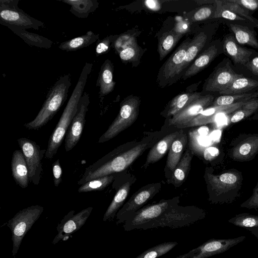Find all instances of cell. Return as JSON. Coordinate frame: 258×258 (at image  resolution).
Returning <instances> with one entry per match:
<instances>
[{"instance_id": "31", "label": "cell", "mask_w": 258, "mask_h": 258, "mask_svg": "<svg viewBox=\"0 0 258 258\" xmlns=\"http://www.w3.org/2000/svg\"><path fill=\"white\" fill-rule=\"evenodd\" d=\"M208 38V34L204 31L201 32L195 36L188 44L183 66L184 74L186 68L197 56L206 44Z\"/></svg>"}, {"instance_id": "45", "label": "cell", "mask_w": 258, "mask_h": 258, "mask_svg": "<svg viewBox=\"0 0 258 258\" xmlns=\"http://www.w3.org/2000/svg\"><path fill=\"white\" fill-rule=\"evenodd\" d=\"M53 182L55 187H57L62 181V169L59 160H56L52 165Z\"/></svg>"}, {"instance_id": "19", "label": "cell", "mask_w": 258, "mask_h": 258, "mask_svg": "<svg viewBox=\"0 0 258 258\" xmlns=\"http://www.w3.org/2000/svg\"><path fill=\"white\" fill-rule=\"evenodd\" d=\"M11 170L14 180L21 187L28 186L30 179L27 165L21 150H15L12 155Z\"/></svg>"}, {"instance_id": "44", "label": "cell", "mask_w": 258, "mask_h": 258, "mask_svg": "<svg viewBox=\"0 0 258 258\" xmlns=\"http://www.w3.org/2000/svg\"><path fill=\"white\" fill-rule=\"evenodd\" d=\"M198 135L195 133L191 132L189 134L190 143H195L190 145L192 149L196 145H200L203 147H206L212 144V140L209 136L201 135L198 133Z\"/></svg>"}, {"instance_id": "20", "label": "cell", "mask_w": 258, "mask_h": 258, "mask_svg": "<svg viewBox=\"0 0 258 258\" xmlns=\"http://www.w3.org/2000/svg\"><path fill=\"white\" fill-rule=\"evenodd\" d=\"M181 131V130L168 134L157 142L151 147L148 154L146 162L142 167L146 169L150 164L160 160L169 150L173 141Z\"/></svg>"}, {"instance_id": "39", "label": "cell", "mask_w": 258, "mask_h": 258, "mask_svg": "<svg viewBox=\"0 0 258 258\" xmlns=\"http://www.w3.org/2000/svg\"><path fill=\"white\" fill-rule=\"evenodd\" d=\"M216 10L214 18H223L231 21H239L244 24H252L247 19L223 8L221 4L220 1H216ZM252 25H253L252 24Z\"/></svg>"}, {"instance_id": "40", "label": "cell", "mask_w": 258, "mask_h": 258, "mask_svg": "<svg viewBox=\"0 0 258 258\" xmlns=\"http://www.w3.org/2000/svg\"><path fill=\"white\" fill-rule=\"evenodd\" d=\"M220 2L223 8L247 19L252 24V21L253 17L250 14L249 11L236 3L230 2V0L220 1Z\"/></svg>"}, {"instance_id": "17", "label": "cell", "mask_w": 258, "mask_h": 258, "mask_svg": "<svg viewBox=\"0 0 258 258\" xmlns=\"http://www.w3.org/2000/svg\"><path fill=\"white\" fill-rule=\"evenodd\" d=\"M223 52V42L220 40H216L187 68L183 75V79L185 80L202 71Z\"/></svg>"}, {"instance_id": "48", "label": "cell", "mask_w": 258, "mask_h": 258, "mask_svg": "<svg viewBox=\"0 0 258 258\" xmlns=\"http://www.w3.org/2000/svg\"><path fill=\"white\" fill-rule=\"evenodd\" d=\"M241 207L249 209L258 208V188L255 190L250 199L241 205Z\"/></svg>"}, {"instance_id": "33", "label": "cell", "mask_w": 258, "mask_h": 258, "mask_svg": "<svg viewBox=\"0 0 258 258\" xmlns=\"http://www.w3.org/2000/svg\"><path fill=\"white\" fill-rule=\"evenodd\" d=\"M207 177L209 182L216 190L229 189L237 181V176L231 173H225L219 176L208 174Z\"/></svg>"}, {"instance_id": "3", "label": "cell", "mask_w": 258, "mask_h": 258, "mask_svg": "<svg viewBox=\"0 0 258 258\" xmlns=\"http://www.w3.org/2000/svg\"><path fill=\"white\" fill-rule=\"evenodd\" d=\"M93 64L86 62L63 112L49 137L45 157L51 160L56 155L65 138L67 132L76 114L78 103L91 72Z\"/></svg>"}, {"instance_id": "55", "label": "cell", "mask_w": 258, "mask_h": 258, "mask_svg": "<svg viewBox=\"0 0 258 258\" xmlns=\"http://www.w3.org/2000/svg\"><path fill=\"white\" fill-rule=\"evenodd\" d=\"M252 24H253L254 27H256L258 28V20L253 18L252 20Z\"/></svg>"}, {"instance_id": "53", "label": "cell", "mask_w": 258, "mask_h": 258, "mask_svg": "<svg viewBox=\"0 0 258 258\" xmlns=\"http://www.w3.org/2000/svg\"><path fill=\"white\" fill-rule=\"evenodd\" d=\"M197 131L201 135L207 136L209 132V129L206 126H202L199 128Z\"/></svg>"}, {"instance_id": "8", "label": "cell", "mask_w": 258, "mask_h": 258, "mask_svg": "<svg viewBox=\"0 0 258 258\" xmlns=\"http://www.w3.org/2000/svg\"><path fill=\"white\" fill-rule=\"evenodd\" d=\"M190 41L189 38L185 39L161 67L157 78L159 86L171 85L183 76L186 51Z\"/></svg>"}, {"instance_id": "11", "label": "cell", "mask_w": 258, "mask_h": 258, "mask_svg": "<svg viewBox=\"0 0 258 258\" xmlns=\"http://www.w3.org/2000/svg\"><path fill=\"white\" fill-rule=\"evenodd\" d=\"M245 238V236H241L235 238H212L175 258H208L228 250L243 241Z\"/></svg>"}, {"instance_id": "4", "label": "cell", "mask_w": 258, "mask_h": 258, "mask_svg": "<svg viewBox=\"0 0 258 258\" xmlns=\"http://www.w3.org/2000/svg\"><path fill=\"white\" fill-rule=\"evenodd\" d=\"M71 85L69 75L60 77L48 91L46 99L35 118L25 123L24 126L29 130H36L45 125L67 100Z\"/></svg>"}, {"instance_id": "35", "label": "cell", "mask_w": 258, "mask_h": 258, "mask_svg": "<svg viewBox=\"0 0 258 258\" xmlns=\"http://www.w3.org/2000/svg\"><path fill=\"white\" fill-rule=\"evenodd\" d=\"M114 174L94 179L81 185L78 189L79 192L102 190L108 186L114 179Z\"/></svg>"}, {"instance_id": "23", "label": "cell", "mask_w": 258, "mask_h": 258, "mask_svg": "<svg viewBox=\"0 0 258 258\" xmlns=\"http://www.w3.org/2000/svg\"><path fill=\"white\" fill-rule=\"evenodd\" d=\"M113 66L109 59H106L102 64L96 86L99 87V96L102 97L111 93L114 89L115 83L113 79Z\"/></svg>"}, {"instance_id": "50", "label": "cell", "mask_w": 258, "mask_h": 258, "mask_svg": "<svg viewBox=\"0 0 258 258\" xmlns=\"http://www.w3.org/2000/svg\"><path fill=\"white\" fill-rule=\"evenodd\" d=\"M245 67L252 74L258 76V56L250 58Z\"/></svg>"}, {"instance_id": "24", "label": "cell", "mask_w": 258, "mask_h": 258, "mask_svg": "<svg viewBox=\"0 0 258 258\" xmlns=\"http://www.w3.org/2000/svg\"><path fill=\"white\" fill-rule=\"evenodd\" d=\"M132 183L131 180L128 181L119 188L104 214V222L112 221L116 217L118 211L124 204V201L128 195Z\"/></svg>"}, {"instance_id": "49", "label": "cell", "mask_w": 258, "mask_h": 258, "mask_svg": "<svg viewBox=\"0 0 258 258\" xmlns=\"http://www.w3.org/2000/svg\"><path fill=\"white\" fill-rule=\"evenodd\" d=\"M219 151L218 148L210 147L206 148L204 152V157L206 160L210 161L219 155Z\"/></svg>"}, {"instance_id": "21", "label": "cell", "mask_w": 258, "mask_h": 258, "mask_svg": "<svg viewBox=\"0 0 258 258\" xmlns=\"http://www.w3.org/2000/svg\"><path fill=\"white\" fill-rule=\"evenodd\" d=\"M187 143V136L182 130L178 136L174 140L169 150L166 163V168L171 173L180 161L183 150Z\"/></svg>"}, {"instance_id": "26", "label": "cell", "mask_w": 258, "mask_h": 258, "mask_svg": "<svg viewBox=\"0 0 258 258\" xmlns=\"http://www.w3.org/2000/svg\"><path fill=\"white\" fill-rule=\"evenodd\" d=\"M226 23L234 34L235 39L238 43L258 48V41L254 31L247 26L235 23Z\"/></svg>"}, {"instance_id": "41", "label": "cell", "mask_w": 258, "mask_h": 258, "mask_svg": "<svg viewBox=\"0 0 258 258\" xmlns=\"http://www.w3.org/2000/svg\"><path fill=\"white\" fill-rule=\"evenodd\" d=\"M216 10V4L204 6L198 9L192 18L194 22L202 21L209 18H214Z\"/></svg>"}, {"instance_id": "36", "label": "cell", "mask_w": 258, "mask_h": 258, "mask_svg": "<svg viewBox=\"0 0 258 258\" xmlns=\"http://www.w3.org/2000/svg\"><path fill=\"white\" fill-rule=\"evenodd\" d=\"M177 244L176 241L164 242L145 250L135 258H158L168 253Z\"/></svg>"}, {"instance_id": "42", "label": "cell", "mask_w": 258, "mask_h": 258, "mask_svg": "<svg viewBox=\"0 0 258 258\" xmlns=\"http://www.w3.org/2000/svg\"><path fill=\"white\" fill-rule=\"evenodd\" d=\"M116 36H108L99 41L95 47L96 56H99L107 52L110 49L111 44L115 40Z\"/></svg>"}, {"instance_id": "9", "label": "cell", "mask_w": 258, "mask_h": 258, "mask_svg": "<svg viewBox=\"0 0 258 258\" xmlns=\"http://www.w3.org/2000/svg\"><path fill=\"white\" fill-rule=\"evenodd\" d=\"M161 187L160 182L150 183L142 187L135 192L117 213L116 224L124 223L157 194Z\"/></svg>"}, {"instance_id": "27", "label": "cell", "mask_w": 258, "mask_h": 258, "mask_svg": "<svg viewBox=\"0 0 258 258\" xmlns=\"http://www.w3.org/2000/svg\"><path fill=\"white\" fill-rule=\"evenodd\" d=\"M5 26L21 38L29 45L45 49H49L52 46V41L45 37L12 25H5Z\"/></svg>"}, {"instance_id": "32", "label": "cell", "mask_w": 258, "mask_h": 258, "mask_svg": "<svg viewBox=\"0 0 258 258\" xmlns=\"http://www.w3.org/2000/svg\"><path fill=\"white\" fill-rule=\"evenodd\" d=\"M182 35L171 30L164 33L160 38L158 43L159 59L162 60L172 50Z\"/></svg>"}, {"instance_id": "7", "label": "cell", "mask_w": 258, "mask_h": 258, "mask_svg": "<svg viewBox=\"0 0 258 258\" xmlns=\"http://www.w3.org/2000/svg\"><path fill=\"white\" fill-rule=\"evenodd\" d=\"M19 0L0 1V24L23 29L39 30L44 23L30 16L18 6Z\"/></svg>"}, {"instance_id": "18", "label": "cell", "mask_w": 258, "mask_h": 258, "mask_svg": "<svg viewBox=\"0 0 258 258\" xmlns=\"http://www.w3.org/2000/svg\"><path fill=\"white\" fill-rule=\"evenodd\" d=\"M223 52L236 64L245 66L249 61L253 52L241 47L231 34L225 35L223 40Z\"/></svg>"}, {"instance_id": "1", "label": "cell", "mask_w": 258, "mask_h": 258, "mask_svg": "<svg viewBox=\"0 0 258 258\" xmlns=\"http://www.w3.org/2000/svg\"><path fill=\"white\" fill-rule=\"evenodd\" d=\"M161 136L159 133H154L138 142L127 143L114 149L88 166L78 184L82 185L94 179L122 171L147 149L154 146Z\"/></svg>"}, {"instance_id": "37", "label": "cell", "mask_w": 258, "mask_h": 258, "mask_svg": "<svg viewBox=\"0 0 258 258\" xmlns=\"http://www.w3.org/2000/svg\"><path fill=\"white\" fill-rule=\"evenodd\" d=\"M228 222L238 227L248 228L258 227V216L247 213L236 215Z\"/></svg>"}, {"instance_id": "2", "label": "cell", "mask_w": 258, "mask_h": 258, "mask_svg": "<svg viewBox=\"0 0 258 258\" xmlns=\"http://www.w3.org/2000/svg\"><path fill=\"white\" fill-rule=\"evenodd\" d=\"M179 197H177L149 205L143 212L137 229L181 228L190 226L205 217L203 210L194 206H179Z\"/></svg>"}, {"instance_id": "22", "label": "cell", "mask_w": 258, "mask_h": 258, "mask_svg": "<svg viewBox=\"0 0 258 258\" xmlns=\"http://www.w3.org/2000/svg\"><path fill=\"white\" fill-rule=\"evenodd\" d=\"M201 96V93L197 92L178 95L170 101L161 114L165 117H172Z\"/></svg>"}, {"instance_id": "51", "label": "cell", "mask_w": 258, "mask_h": 258, "mask_svg": "<svg viewBox=\"0 0 258 258\" xmlns=\"http://www.w3.org/2000/svg\"><path fill=\"white\" fill-rule=\"evenodd\" d=\"M145 6L148 9L154 11H157L161 8L160 2L156 0H147L144 2Z\"/></svg>"}, {"instance_id": "25", "label": "cell", "mask_w": 258, "mask_h": 258, "mask_svg": "<svg viewBox=\"0 0 258 258\" xmlns=\"http://www.w3.org/2000/svg\"><path fill=\"white\" fill-rule=\"evenodd\" d=\"M194 155V152L189 147L187 148L172 173L171 183L175 187L181 185L186 179L190 168L191 161Z\"/></svg>"}, {"instance_id": "5", "label": "cell", "mask_w": 258, "mask_h": 258, "mask_svg": "<svg viewBox=\"0 0 258 258\" xmlns=\"http://www.w3.org/2000/svg\"><path fill=\"white\" fill-rule=\"evenodd\" d=\"M43 211L42 206H31L19 211L4 224L11 231L12 256H15L17 254L23 239L39 218Z\"/></svg>"}, {"instance_id": "34", "label": "cell", "mask_w": 258, "mask_h": 258, "mask_svg": "<svg viewBox=\"0 0 258 258\" xmlns=\"http://www.w3.org/2000/svg\"><path fill=\"white\" fill-rule=\"evenodd\" d=\"M258 98V90L238 95H221L215 99L213 103V106L231 105L239 102H245L254 98Z\"/></svg>"}, {"instance_id": "52", "label": "cell", "mask_w": 258, "mask_h": 258, "mask_svg": "<svg viewBox=\"0 0 258 258\" xmlns=\"http://www.w3.org/2000/svg\"><path fill=\"white\" fill-rule=\"evenodd\" d=\"M221 136V131L220 130H217L213 131L210 135V137L212 139V141L215 142L218 141Z\"/></svg>"}, {"instance_id": "15", "label": "cell", "mask_w": 258, "mask_h": 258, "mask_svg": "<svg viewBox=\"0 0 258 258\" xmlns=\"http://www.w3.org/2000/svg\"><path fill=\"white\" fill-rule=\"evenodd\" d=\"M214 96L207 94L201 96L198 99L191 102L182 110L172 116L168 120L169 125L178 127L186 124L208 108L213 102Z\"/></svg>"}, {"instance_id": "14", "label": "cell", "mask_w": 258, "mask_h": 258, "mask_svg": "<svg viewBox=\"0 0 258 258\" xmlns=\"http://www.w3.org/2000/svg\"><path fill=\"white\" fill-rule=\"evenodd\" d=\"M93 209L92 207H89L77 214H75L74 210L70 211L58 224L56 227L57 233L52 243L54 245L59 241H66L72 237L73 234L85 224Z\"/></svg>"}, {"instance_id": "12", "label": "cell", "mask_w": 258, "mask_h": 258, "mask_svg": "<svg viewBox=\"0 0 258 258\" xmlns=\"http://www.w3.org/2000/svg\"><path fill=\"white\" fill-rule=\"evenodd\" d=\"M90 103L89 95L84 92L78 103L77 110L64 138L66 152L72 150L79 141L86 122V115Z\"/></svg>"}, {"instance_id": "29", "label": "cell", "mask_w": 258, "mask_h": 258, "mask_svg": "<svg viewBox=\"0 0 258 258\" xmlns=\"http://www.w3.org/2000/svg\"><path fill=\"white\" fill-rule=\"evenodd\" d=\"M99 37V34H95L92 31H88L83 35L61 43L58 48L67 51H75L92 44L97 41Z\"/></svg>"}, {"instance_id": "47", "label": "cell", "mask_w": 258, "mask_h": 258, "mask_svg": "<svg viewBox=\"0 0 258 258\" xmlns=\"http://www.w3.org/2000/svg\"><path fill=\"white\" fill-rule=\"evenodd\" d=\"M254 143V140L249 141L243 144H242L238 148L239 154L243 156H246L249 155L252 150L254 151V149L257 147V146Z\"/></svg>"}, {"instance_id": "6", "label": "cell", "mask_w": 258, "mask_h": 258, "mask_svg": "<svg viewBox=\"0 0 258 258\" xmlns=\"http://www.w3.org/2000/svg\"><path fill=\"white\" fill-rule=\"evenodd\" d=\"M140 104V100L137 96L131 95L125 98L120 104L117 116L101 136L98 142L108 141L130 127L137 119Z\"/></svg>"}, {"instance_id": "46", "label": "cell", "mask_w": 258, "mask_h": 258, "mask_svg": "<svg viewBox=\"0 0 258 258\" xmlns=\"http://www.w3.org/2000/svg\"><path fill=\"white\" fill-rule=\"evenodd\" d=\"M230 1L239 5L249 12L258 10V0H230Z\"/></svg>"}, {"instance_id": "30", "label": "cell", "mask_w": 258, "mask_h": 258, "mask_svg": "<svg viewBox=\"0 0 258 258\" xmlns=\"http://www.w3.org/2000/svg\"><path fill=\"white\" fill-rule=\"evenodd\" d=\"M258 87V81L243 75L238 77L226 90L219 93L222 95L247 93Z\"/></svg>"}, {"instance_id": "16", "label": "cell", "mask_w": 258, "mask_h": 258, "mask_svg": "<svg viewBox=\"0 0 258 258\" xmlns=\"http://www.w3.org/2000/svg\"><path fill=\"white\" fill-rule=\"evenodd\" d=\"M245 102H239L231 105L208 107L188 123L177 128L194 127L215 122L217 116L220 114H229L239 109Z\"/></svg>"}, {"instance_id": "28", "label": "cell", "mask_w": 258, "mask_h": 258, "mask_svg": "<svg viewBox=\"0 0 258 258\" xmlns=\"http://www.w3.org/2000/svg\"><path fill=\"white\" fill-rule=\"evenodd\" d=\"M71 6L70 12L79 18H85L98 7L96 0H61Z\"/></svg>"}, {"instance_id": "38", "label": "cell", "mask_w": 258, "mask_h": 258, "mask_svg": "<svg viewBox=\"0 0 258 258\" xmlns=\"http://www.w3.org/2000/svg\"><path fill=\"white\" fill-rule=\"evenodd\" d=\"M258 108V98H254L245 102L244 105L231 117V122L235 123L239 121L253 112Z\"/></svg>"}, {"instance_id": "43", "label": "cell", "mask_w": 258, "mask_h": 258, "mask_svg": "<svg viewBox=\"0 0 258 258\" xmlns=\"http://www.w3.org/2000/svg\"><path fill=\"white\" fill-rule=\"evenodd\" d=\"M139 52V49L135 43L120 51L119 55L122 61H131L138 56Z\"/></svg>"}, {"instance_id": "13", "label": "cell", "mask_w": 258, "mask_h": 258, "mask_svg": "<svg viewBox=\"0 0 258 258\" xmlns=\"http://www.w3.org/2000/svg\"><path fill=\"white\" fill-rule=\"evenodd\" d=\"M242 75L237 74L232 69L229 59H225L206 80L203 90L220 93L228 88L234 81Z\"/></svg>"}, {"instance_id": "54", "label": "cell", "mask_w": 258, "mask_h": 258, "mask_svg": "<svg viewBox=\"0 0 258 258\" xmlns=\"http://www.w3.org/2000/svg\"><path fill=\"white\" fill-rule=\"evenodd\" d=\"M258 239V227L246 229Z\"/></svg>"}, {"instance_id": "10", "label": "cell", "mask_w": 258, "mask_h": 258, "mask_svg": "<svg viewBox=\"0 0 258 258\" xmlns=\"http://www.w3.org/2000/svg\"><path fill=\"white\" fill-rule=\"evenodd\" d=\"M17 141L27 165L30 181L37 185L41 179L42 160L46 149H41L36 142L26 138H19Z\"/></svg>"}]
</instances>
